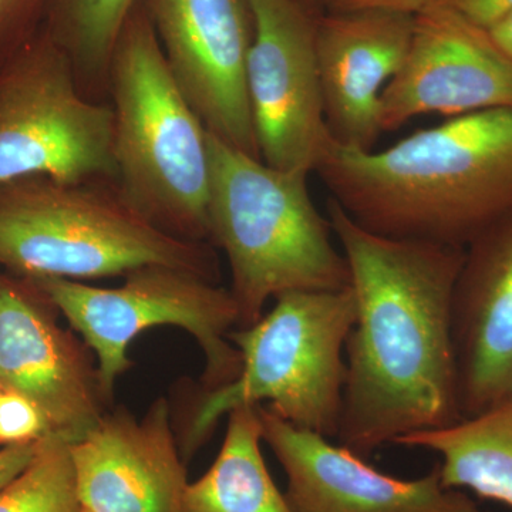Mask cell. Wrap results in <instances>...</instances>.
I'll list each match as a JSON object with an SVG mask.
<instances>
[{
	"instance_id": "cell-1",
	"label": "cell",
	"mask_w": 512,
	"mask_h": 512,
	"mask_svg": "<svg viewBox=\"0 0 512 512\" xmlns=\"http://www.w3.org/2000/svg\"><path fill=\"white\" fill-rule=\"evenodd\" d=\"M326 210L356 301L336 439L367 458L461 420L453 292L464 248L375 234L332 198Z\"/></svg>"
},
{
	"instance_id": "cell-2",
	"label": "cell",
	"mask_w": 512,
	"mask_h": 512,
	"mask_svg": "<svg viewBox=\"0 0 512 512\" xmlns=\"http://www.w3.org/2000/svg\"><path fill=\"white\" fill-rule=\"evenodd\" d=\"M315 174L360 227L466 248L512 212V109L451 117L384 150L332 140Z\"/></svg>"
},
{
	"instance_id": "cell-3",
	"label": "cell",
	"mask_w": 512,
	"mask_h": 512,
	"mask_svg": "<svg viewBox=\"0 0 512 512\" xmlns=\"http://www.w3.org/2000/svg\"><path fill=\"white\" fill-rule=\"evenodd\" d=\"M208 150L210 242L228 259L238 328L282 293L349 288L348 261L313 202L311 174L278 170L211 133Z\"/></svg>"
},
{
	"instance_id": "cell-4",
	"label": "cell",
	"mask_w": 512,
	"mask_h": 512,
	"mask_svg": "<svg viewBox=\"0 0 512 512\" xmlns=\"http://www.w3.org/2000/svg\"><path fill=\"white\" fill-rule=\"evenodd\" d=\"M214 248L157 227L116 180L39 175L0 185V265L19 278L83 282L160 265L218 282Z\"/></svg>"
},
{
	"instance_id": "cell-5",
	"label": "cell",
	"mask_w": 512,
	"mask_h": 512,
	"mask_svg": "<svg viewBox=\"0 0 512 512\" xmlns=\"http://www.w3.org/2000/svg\"><path fill=\"white\" fill-rule=\"evenodd\" d=\"M109 103L121 192L168 234L211 244L210 133L165 60L144 0L111 57Z\"/></svg>"
},
{
	"instance_id": "cell-6",
	"label": "cell",
	"mask_w": 512,
	"mask_h": 512,
	"mask_svg": "<svg viewBox=\"0 0 512 512\" xmlns=\"http://www.w3.org/2000/svg\"><path fill=\"white\" fill-rule=\"evenodd\" d=\"M266 315L229 333L241 356L234 382L205 390L178 443L185 463L210 437L222 416L244 404H264L299 429L338 437L346 362L355 325L352 288L288 292Z\"/></svg>"
},
{
	"instance_id": "cell-7",
	"label": "cell",
	"mask_w": 512,
	"mask_h": 512,
	"mask_svg": "<svg viewBox=\"0 0 512 512\" xmlns=\"http://www.w3.org/2000/svg\"><path fill=\"white\" fill-rule=\"evenodd\" d=\"M30 281L92 350L110 402L117 379L133 363L131 342L157 326H175L194 336L205 357V390L234 382L241 372V356L229 340L238 328L237 302L229 289L204 276L154 265L130 272L117 288L59 278Z\"/></svg>"
},
{
	"instance_id": "cell-8",
	"label": "cell",
	"mask_w": 512,
	"mask_h": 512,
	"mask_svg": "<svg viewBox=\"0 0 512 512\" xmlns=\"http://www.w3.org/2000/svg\"><path fill=\"white\" fill-rule=\"evenodd\" d=\"M116 180L109 101L89 99L45 29L0 67V185Z\"/></svg>"
},
{
	"instance_id": "cell-9",
	"label": "cell",
	"mask_w": 512,
	"mask_h": 512,
	"mask_svg": "<svg viewBox=\"0 0 512 512\" xmlns=\"http://www.w3.org/2000/svg\"><path fill=\"white\" fill-rule=\"evenodd\" d=\"M247 92L256 146L278 170L315 173L332 143L316 59V23L295 0H252Z\"/></svg>"
},
{
	"instance_id": "cell-10",
	"label": "cell",
	"mask_w": 512,
	"mask_h": 512,
	"mask_svg": "<svg viewBox=\"0 0 512 512\" xmlns=\"http://www.w3.org/2000/svg\"><path fill=\"white\" fill-rule=\"evenodd\" d=\"M30 279L0 275V390L26 397L50 434L82 439L109 412L92 350L53 319Z\"/></svg>"
},
{
	"instance_id": "cell-11",
	"label": "cell",
	"mask_w": 512,
	"mask_h": 512,
	"mask_svg": "<svg viewBox=\"0 0 512 512\" xmlns=\"http://www.w3.org/2000/svg\"><path fill=\"white\" fill-rule=\"evenodd\" d=\"M181 92L212 136L259 157L247 92L252 0H144Z\"/></svg>"
},
{
	"instance_id": "cell-12",
	"label": "cell",
	"mask_w": 512,
	"mask_h": 512,
	"mask_svg": "<svg viewBox=\"0 0 512 512\" xmlns=\"http://www.w3.org/2000/svg\"><path fill=\"white\" fill-rule=\"evenodd\" d=\"M495 109H512L510 57L488 29L433 0L414 15L409 52L380 97V128Z\"/></svg>"
},
{
	"instance_id": "cell-13",
	"label": "cell",
	"mask_w": 512,
	"mask_h": 512,
	"mask_svg": "<svg viewBox=\"0 0 512 512\" xmlns=\"http://www.w3.org/2000/svg\"><path fill=\"white\" fill-rule=\"evenodd\" d=\"M258 414L262 440L288 478L285 497L295 512H484L464 491L443 484L439 464L426 476L402 480L264 404Z\"/></svg>"
},
{
	"instance_id": "cell-14",
	"label": "cell",
	"mask_w": 512,
	"mask_h": 512,
	"mask_svg": "<svg viewBox=\"0 0 512 512\" xmlns=\"http://www.w3.org/2000/svg\"><path fill=\"white\" fill-rule=\"evenodd\" d=\"M82 512H180L187 467L160 397L141 419L107 412L70 443Z\"/></svg>"
},
{
	"instance_id": "cell-15",
	"label": "cell",
	"mask_w": 512,
	"mask_h": 512,
	"mask_svg": "<svg viewBox=\"0 0 512 512\" xmlns=\"http://www.w3.org/2000/svg\"><path fill=\"white\" fill-rule=\"evenodd\" d=\"M414 15L386 10L323 13L316 59L326 126L335 143L375 150L380 97L412 42Z\"/></svg>"
},
{
	"instance_id": "cell-16",
	"label": "cell",
	"mask_w": 512,
	"mask_h": 512,
	"mask_svg": "<svg viewBox=\"0 0 512 512\" xmlns=\"http://www.w3.org/2000/svg\"><path fill=\"white\" fill-rule=\"evenodd\" d=\"M453 339L461 419L512 399V212L464 248Z\"/></svg>"
},
{
	"instance_id": "cell-17",
	"label": "cell",
	"mask_w": 512,
	"mask_h": 512,
	"mask_svg": "<svg viewBox=\"0 0 512 512\" xmlns=\"http://www.w3.org/2000/svg\"><path fill=\"white\" fill-rule=\"evenodd\" d=\"M394 444L436 453L446 487L512 510V399L450 426L399 437Z\"/></svg>"
},
{
	"instance_id": "cell-18",
	"label": "cell",
	"mask_w": 512,
	"mask_h": 512,
	"mask_svg": "<svg viewBox=\"0 0 512 512\" xmlns=\"http://www.w3.org/2000/svg\"><path fill=\"white\" fill-rule=\"evenodd\" d=\"M258 404L228 413L227 433L210 470L185 488L180 512H295L262 456Z\"/></svg>"
},
{
	"instance_id": "cell-19",
	"label": "cell",
	"mask_w": 512,
	"mask_h": 512,
	"mask_svg": "<svg viewBox=\"0 0 512 512\" xmlns=\"http://www.w3.org/2000/svg\"><path fill=\"white\" fill-rule=\"evenodd\" d=\"M138 0H46L42 28L69 57L89 99L109 101L117 40Z\"/></svg>"
},
{
	"instance_id": "cell-20",
	"label": "cell",
	"mask_w": 512,
	"mask_h": 512,
	"mask_svg": "<svg viewBox=\"0 0 512 512\" xmlns=\"http://www.w3.org/2000/svg\"><path fill=\"white\" fill-rule=\"evenodd\" d=\"M0 512H82L69 441L43 439L33 463L0 490Z\"/></svg>"
},
{
	"instance_id": "cell-21",
	"label": "cell",
	"mask_w": 512,
	"mask_h": 512,
	"mask_svg": "<svg viewBox=\"0 0 512 512\" xmlns=\"http://www.w3.org/2000/svg\"><path fill=\"white\" fill-rule=\"evenodd\" d=\"M46 0H0V67L42 29Z\"/></svg>"
},
{
	"instance_id": "cell-22",
	"label": "cell",
	"mask_w": 512,
	"mask_h": 512,
	"mask_svg": "<svg viewBox=\"0 0 512 512\" xmlns=\"http://www.w3.org/2000/svg\"><path fill=\"white\" fill-rule=\"evenodd\" d=\"M49 434V424L36 404L18 393L0 392V443H33Z\"/></svg>"
},
{
	"instance_id": "cell-23",
	"label": "cell",
	"mask_w": 512,
	"mask_h": 512,
	"mask_svg": "<svg viewBox=\"0 0 512 512\" xmlns=\"http://www.w3.org/2000/svg\"><path fill=\"white\" fill-rule=\"evenodd\" d=\"M481 28L490 29L512 13V0H437Z\"/></svg>"
},
{
	"instance_id": "cell-24",
	"label": "cell",
	"mask_w": 512,
	"mask_h": 512,
	"mask_svg": "<svg viewBox=\"0 0 512 512\" xmlns=\"http://www.w3.org/2000/svg\"><path fill=\"white\" fill-rule=\"evenodd\" d=\"M433 0H322L323 13L363 12V10H386V12L416 15Z\"/></svg>"
},
{
	"instance_id": "cell-25",
	"label": "cell",
	"mask_w": 512,
	"mask_h": 512,
	"mask_svg": "<svg viewBox=\"0 0 512 512\" xmlns=\"http://www.w3.org/2000/svg\"><path fill=\"white\" fill-rule=\"evenodd\" d=\"M42 440L33 443L13 444L0 450V490L16 480L33 463L39 454Z\"/></svg>"
},
{
	"instance_id": "cell-26",
	"label": "cell",
	"mask_w": 512,
	"mask_h": 512,
	"mask_svg": "<svg viewBox=\"0 0 512 512\" xmlns=\"http://www.w3.org/2000/svg\"><path fill=\"white\" fill-rule=\"evenodd\" d=\"M488 32L512 62V13L491 26Z\"/></svg>"
},
{
	"instance_id": "cell-27",
	"label": "cell",
	"mask_w": 512,
	"mask_h": 512,
	"mask_svg": "<svg viewBox=\"0 0 512 512\" xmlns=\"http://www.w3.org/2000/svg\"><path fill=\"white\" fill-rule=\"evenodd\" d=\"M295 2L309 10L313 15H323L322 0H295Z\"/></svg>"
},
{
	"instance_id": "cell-28",
	"label": "cell",
	"mask_w": 512,
	"mask_h": 512,
	"mask_svg": "<svg viewBox=\"0 0 512 512\" xmlns=\"http://www.w3.org/2000/svg\"><path fill=\"white\" fill-rule=\"evenodd\" d=\"M0 392H2V390H0Z\"/></svg>"
}]
</instances>
